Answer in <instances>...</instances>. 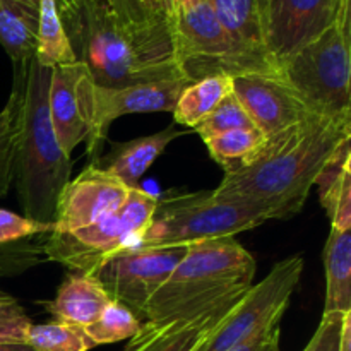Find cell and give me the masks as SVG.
<instances>
[{"label": "cell", "instance_id": "6da1fadb", "mask_svg": "<svg viewBox=\"0 0 351 351\" xmlns=\"http://www.w3.org/2000/svg\"><path fill=\"white\" fill-rule=\"evenodd\" d=\"M346 139H351V120L311 115L267 139L250 167L225 173L213 195L259 209L267 219L291 218L302 211L321 170Z\"/></svg>", "mask_w": 351, "mask_h": 351}, {"label": "cell", "instance_id": "7a4b0ae2", "mask_svg": "<svg viewBox=\"0 0 351 351\" xmlns=\"http://www.w3.org/2000/svg\"><path fill=\"white\" fill-rule=\"evenodd\" d=\"M50 77L51 67H45L36 58L14 65L12 86L19 95L14 182L24 216L40 223H53L58 197L74 167L51 125Z\"/></svg>", "mask_w": 351, "mask_h": 351}, {"label": "cell", "instance_id": "3957f363", "mask_svg": "<svg viewBox=\"0 0 351 351\" xmlns=\"http://www.w3.org/2000/svg\"><path fill=\"white\" fill-rule=\"evenodd\" d=\"M256 271V259L235 237L189 245L184 259L147 304L146 322L194 321L237 304L254 285Z\"/></svg>", "mask_w": 351, "mask_h": 351}, {"label": "cell", "instance_id": "277c9868", "mask_svg": "<svg viewBox=\"0 0 351 351\" xmlns=\"http://www.w3.org/2000/svg\"><path fill=\"white\" fill-rule=\"evenodd\" d=\"M57 9L75 62L86 65L96 86L184 77L177 64H144L106 0H57Z\"/></svg>", "mask_w": 351, "mask_h": 351}, {"label": "cell", "instance_id": "5b68a950", "mask_svg": "<svg viewBox=\"0 0 351 351\" xmlns=\"http://www.w3.org/2000/svg\"><path fill=\"white\" fill-rule=\"evenodd\" d=\"M312 115L351 120V14L278 65Z\"/></svg>", "mask_w": 351, "mask_h": 351}, {"label": "cell", "instance_id": "8992f818", "mask_svg": "<svg viewBox=\"0 0 351 351\" xmlns=\"http://www.w3.org/2000/svg\"><path fill=\"white\" fill-rule=\"evenodd\" d=\"M269 221L259 209L218 201L213 192L167 194L158 199L153 218L130 250L189 247L235 237Z\"/></svg>", "mask_w": 351, "mask_h": 351}, {"label": "cell", "instance_id": "52a82bcc", "mask_svg": "<svg viewBox=\"0 0 351 351\" xmlns=\"http://www.w3.org/2000/svg\"><path fill=\"white\" fill-rule=\"evenodd\" d=\"M158 197L141 187L130 189L117 211L72 233L51 232L41 242L45 261L58 263L71 273L93 274L119 254L130 250L153 218Z\"/></svg>", "mask_w": 351, "mask_h": 351}, {"label": "cell", "instance_id": "ba28073f", "mask_svg": "<svg viewBox=\"0 0 351 351\" xmlns=\"http://www.w3.org/2000/svg\"><path fill=\"white\" fill-rule=\"evenodd\" d=\"M171 33L175 64L189 82L211 75L235 77L249 72L274 74L240 50L219 23L208 0L175 9L171 16Z\"/></svg>", "mask_w": 351, "mask_h": 351}, {"label": "cell", "instance_id": "9c48e42d", "mask_svg": "<svg viewBox=\"0 0 351 351\" xmlns=\"http://www.w3.org/2000/svg\"><path fill=\"white\" fill-rule=\"evenodd\" d=\"M302 273L304 257L300 254L274 264L269 274L249 288L195 351H230L266 329L280 326Z\"/></svg>", "mask_w": 351, "mask_h": 351}, {"label": "cell", "instance_id": "30bf717a", "mask_svg": "<svg viewBox=\"0 0 351 351\" xmlns=\"http://www.w3.org/2000/svg\"><path fill=\"white\" fill-rule=\"evenodd\" d=\"M187 249L125 250L106 261L93 276L108 291L113 302L129 308L141 322H146L147 304L184 259Z\"/></svg>", "mask_w": 351, "mask_h": 351}, {"label": "cell", "instance_id": "8fae6325", "mask_svg": "<svg viewBox=\"0 0 351 351\" xmlns=\"http://www.w3.org/2000/svg\"><path fill=\"white\" fill-rule=\"evenodd\" d=\"M350 14L351 3L343 0H267L266 47L271 58L280 65Z\"/></svg>", "mask_w": 351, "mask_h": 351}, {"label": "cell", "instance_id": "7c38bea8", "mask_svg": "<svg viewBox=\"0 0 351 351\" xmlns=\"http://www.w3.org/2000/svg\"><path fill=\"white\" fill-rule=\"evenodd\" d=\"M95 89L91 74L81 62L51 67L48 112L58 144L65 154L88 143L95 122Z\"/></svg>", "mask_w": 351, "mask_h": 351}, {"label": "cell", "instance_id": "4fadbf2b", "mask_svg": "<svg viewBox=\"0 0 351 351\" xmlns=\"http://www.w3.org/2000/svg\"><path fill=\"white\" fill-rule=\"evenodd\" d=\"M191 82L185 77H168L160 81L139 82L123 88L95 89V122L88 144V156L95 163L99 156V147L106 141L110 125L117 119L130 113L173 112L177 99L184 88Z\"/></svg>", "mask_w": 351, "mask_h": 351}, {"label": "cell", "instance_id": "5bb4252c", "mask_svg": "<svg viewBox=\"0 0 351 351\" xmlns=\"http://www.w3.org/2000/svg\"><path fill=\"white\" fill-rule=\"evenodd\" d=\"M232 93L252 125L267 139L312 115L297 93L274 74L249 72L232 77Z\"/></svg>", "mask_w": 351, "mask_h": 351}, {"label": "cell", "instance_id": "9a60e30c", "mask_svg": "<svg viewBox=\"0 0 351 351\" xmlns=\"http://www.w3.org/2000/svg\"><path fill=\"white\" fill-rule=\"evenodd\" d=\"M130 189L117 177L89 163L75 178H71L58 197L55 209V230L72 233L86 228L125 202Z\"/></svg>", "mask_w": 351, "mask_h": 351}, {"label": "cell", "instance_id": "2e32d148", "mask_svg": "<svg viewBox=\"0 0 351 351\" xmlns=\"http://www.w3.org/2000/svg\"><path fill=\"white\" fill-rule=\"evenodd\" d=\"M180 136H185V130H177L170 125L151 136L136 137L123 143H110L108 153L99 154L93 165L112 173L127 189H137L141 178L165 153L168 144Z\"/></svg>", "mask_w": 351, "mask_h": 351}, {"label": "cell", "instance_id": "e0dca14e", "mask_svg": "<svg viewBox=\"0 0 351 351\" xmlns=\"http://www.w3.org/2000/svg\"><path fill=\"white\" fill-rule=\"evenodd\" d=\"M209 3L240 50L280 75L266 47L267 0H211Z\"/></svg>", "mask_w": 351, "mask_h": 351}, {"label": "cell", "instance_id": "ac0fdd59", "mask_svg": "<svg viewBox=\"0 0 351 351\" xmlns=\"http://www.w3.org/2000/svg\"><path fill=\"white\" fill-rule=\"evenodd\" d=\"M112 297L95 276L69 273L58 287L53 300L40 302L53 321L86 328L112 304Z\"/></svg>", "mask_w": 351, "mask_h": 351}, {"label": "cell", "instance_id": "d6986e66", "mask_svg": "<svg viewBox=\"0 0 351 351\" xmlns=\"http://www.w3.org/2000/svg\"><path fill=\"white\" fill-rule=\"evenodd\" d=\"M233 305L235 304L226 305L194 321H178L161 326L143 322L141 331L130 339L123 351H195L232 311Z\"/></svg>", "mask_w": 351, "mask_h": 351}, {"label": "cell", "instance_id": "ffe728a7", "mask_svg": "<svg viewBox=\"0 0 351 351\" xmlns=\"http://www.w3.org/2000/svg\"><path fill=\"white\" fill-rule=\"evenodd\" d=\"M346 139L339 144L319 173L314 187L331 228L351 230V146Z\"/></svg>", "mask_w": 351, "mask_h": 351}, {"label": "cell", "instance_id": "44dd1931", "mask_svg": "<svg viewBox=\"0 0 351 351\" xmlns=\"http://www.w3.org/2000/svg\"><path fill=\"white\" fill-rule=\"evenodd\" d=\"M324 312H351V230L331 228L324 247Z\"/></svg>", "mask_w": 351, "mask_h": 351}, {"label": "cell", "instance_id": "7402d4cb", "mask_svg": "<svg viewBox=\"0 0 351 351\" xmlns=\"http://www.w3.org/2000/svg\"><path fill=\"white\" fill-rule=\"evenodd\" d=\"M0 45L12 65L36 58L38 9L16 0H0Z\"/></svg>", "mask_w": 351, "mask_h": 351}, {"label": "cell", "instance_id": "603a6c76", "mask_svg": "<svg viewBox=\"0 0 351 351\" xmlns=\"http://www.w3.org/2000/svg\"><path fill=\"white\" fill-rule=\"evenodd\" d=\"M208 153L225 173L250 167L266 149L267 137L256 127L228 130L219 136L204 139Z\"/></svg>", "mask_w": 351, "mask_h": 351}, {"label": "cell", "instance_id": "cb8c5ba5", "mask_svg": "<svg viewBox=\"0 0 351 351\" xmlns=\"http://www.w3.org/2000/svg\"><path fill=\"white\" fill-rule=\"evenodd\" d=\"M230 93H232V77L228 75H211L191 82L180 93L177 105L171 112L175 123L194 129Z\"/></svg>", "mask_w": 351, "mask_h": 351}, {"label": "cell", "instance_id": "d4e9b609", "mask_svg": "<svg viewBox=\"0 0 351 351\" xmlns=\"http://www.w3.org/2000/svg\"><path fill=\"white\" fill-rule=\"evenodd\" d=\"M45 67L75 62L58 16L57 0H38V53Z\"/></svg>", "mask_w": 351, "mask_h": 351}, {"label": "cell", "instance_id": "484cf974", "mask_svg": "<svg viewBox=\"0 0 351 351\" xmlns=\"http://www.w3.org/2000/svg\"><path fill=\"white\" fill-rule=\"evenodd\" d=\"M26 343L36 351H89L96 348L84 328L60 321L31 324Z\"/></svg>", "mask_w": 351, "mask_h": 351}, {"label": "cell", "instance_id": "4316f807", "mask_svg": "<svg viewBox=\"0 0 351 351\" xmlns=\"http://www.w3.org/2000/svg\"><path fill=\"white\" fill-rule=\"evenodd\" d=\"M143 328V322L127 307L112 302L95 322L86 326L84 331L95 346L132 339Z\"/></svg>", "mask_w": 351, "mask_h": 351}, {"label": "cell", "instance_id": "83f0119b", "mask_svg": "<svg viewBox=\"0 0 351 351\" xmlns=\"http://www.w3.org/2000/svg\"><path fill=\"white\" fill-rule=\"evenodd\" d=\"M19 95L12 86L5 106L0 110V199L9 192L16 175V134Z\"/></svg>", "mask_w": 351, "mask_h": 351}, {"label": "cell", "instance_id": "f1b7e54d", "mask_svg": "<svg viewBox=\"0 0 351 351\" xmlns=\"http://www.w3.org/2000/svg\"><path fill=\"white\" fill-rule=\"evenodd\" d=\"M254 127L250 119L247 117L245 110L242 108V105L239 103V99L235 98L233 93H230L228 96L221 99L218 103L215 110L209 113L206 119H202L197 125L194 127V130L197 132V136H201V139H208V137L219 136V134H225L228 130L235 129H249Z\"/></svg>", "mask_w": 351, "mask_h": 351}, {"label": "cell", "instance_id": "f546056e", "mask_svg": "<svg viewBox=\"0 0 351 351\" xmlns=\"http://www.w3.org/2000/svg\"><path fill=\"white\" fill-rule=\"evenodd\" d=\"M31 324L17 298L0 290V343H26Z\"/></svg>", "mask_w": 351, "mask_h": 351}, {"label": "cell", "instance_id": "4dcf8cb0", "mask_svg": "<svg viewBox=\"0 0 351 351\" xmlns=\"http://www.w3.org/2000/svg\"><path fill=\"white\" fill-rule=\"evenodd\" d=\"M43 261L41 242L33 243L29 240H23L9 245H0V278L21 274Z\"/></svg>", "mask_w": 351, "mask_h": 351}, {"label": "cell", "instance_id": "1f68e13d", "mask_svg": "<svg viewBox=\"0 0 351 351\" xmlns=\"http://www.w3.org/2000/svg\"><path fill=\"white\" fill-rule=\"evenodd\" d=\"M55 223H40L24 215L0 208V245L23 242L36 235H50Z\"/></svg>", "mask_w": 351, "mask_h": 351}, {"label": "cell", "instance_id": "d6a6232c", "mask_svg": "<svg viewBox=\"0 0 351 351\" xmlns=\"http://www.w3.org/2000/svg\"><path fill=\"white\" fill-rule=\"evenodd\" d=\"M348 314V312H345ZM343 312H328L322 314L319 328L315 329L314 336L305 346L304 351H339V343H341V329Z\"/></svg>", "mask_w": 351, "mask_h": 351}, {"label": "cell", "instance_id": "836d02e7", "mask_svg": "<svg viewBox=\"0 0 351 351\" xmlns=\"http://www.w3.org/2000/svg\"><path fill=\"white\" fill-rule=\"evenodd\" d=\"M280 336V326H273V328L266 329V331H263L261 335L254 336L249 341L242 343V345L230 351H281Z\"/></svg>", "mask_w": 351, "mask_h": 351}, {"label": "cell", "instance_id": "e575fe53", "mask_svg": "<svg viewBox=\"0 0 351 351\" xmlns=\"http://www.w3.org/2000/svg\"><path fill=\"white\" fill-rule=\"evenodd\" d=\"M149 9L156 14L160 19L167 21L171 24V16H173V0H147Z\"/></svg>", "mask_w": 351, "mask_h": 351}, {"label": "cell", "instance_id": "d590c367", "mask_svg": "<svg viewBox=\"0 0 351 351\" xmlns=\"http://www.w3.org/2000/svg\"><path fill=\"white\" fill-rule=\"evenodd\" d=\"M339 351H351V312L345 314L341 329V343H339Z\"/></svg>", "mask_w": 351, "mask_h": 351}, {"label": "cell", "instance_id": "8d00e7d4", "mask_svg": "<svg viewBox=\"0 0 351 351\" xmlns=\"http://www.w3.org/2000/svg\"><path fill=\"white\" fill-rule=\"evenodd\" d=\"M0 351H36L27 343H0Z\"/></svg>", "mask_w": 351, "mask_h": 351}, {"label": "cell", "instance_id": "74e56055", "mask_svg": "<svg viewBox=\"0 0 351 351\" xmlns=\"http://www.w3.org/2000/svg\"><path fill=\"white\" fill-rule=\"evenodd\" d=\"M202 2V0H173V10L178 9V7H191L195 5V3Z\"/></svg>", "mask_w": 351, "mask_h": 351}, {"label": "cell", "instance_id": "f35d334b", "mask_svg": "<svg viewBox=\"0 0 351 351\" xmlns=\"http://www.w3.org/2000/svg\"><path fill=\"white\" fill-rule=\"evenodd\" d=\"M16 2L24 3L27 7H33V9H38V0H16Z\"/></svg>", "mask_w": 351, "mask_h": 351}, {"label": "cell", "instance_id": "ab89813d", "mask_svg": "<svg viewBox=\"0 0 351 351\" xmlns=\"http://www.w3.org/2000/svg\"><path fill=\"white\" fill-rule=\"evenodd\" d=\"M343 2H345V3H351V0H343Z\"/></svg>", "mask_w": 351, "mask_h": 351}]
</instances>
